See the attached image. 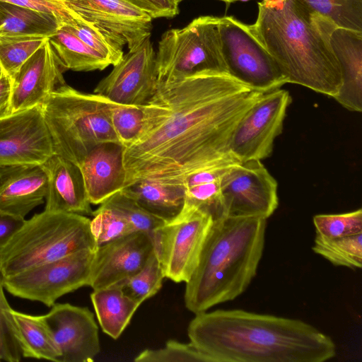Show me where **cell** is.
I'll return each mask as SVG.
<instances>
[{
    "label": "cell",
    "mask_w": 362,
    "mask_h": 362,
    "mask_svg": "<svg viewBox=\"0 0 362 362\" xmlns=\"http://www.w3.org/2000/svg\"><path fill=\"white\" fill-rule=\"evenodd\" d=\"M264 93L215 71L158 79L141 106V131L124 147L123 188L142 180L182 187L197 171L237 160L233 132Z\"/></svg>",
    "instance_id": "obj_1"
},
{
    "label": "cell",
    "mask_w": 362,
    "mask_h": 362,
    "mask_svg": "<svg viewBox=\"0 0 362 362\" xmlns=\"http://www.w3.org/2000/svg\"><path fill=\"white\" fill-rule=\"evenodd\" d=\"M187 335L214 362H323L336 355L333 340L305 322L239 309L195 314Z\"/></svg>",
    "instance_id": "obj_2"
},
{
    "label": "cell",
    "mask_w": 362,
    "mask_h": 362,
    "mask_svg": "<svg viewBox=\"0 0 362 362\" xmlns=\"http://www.w3.org/2000/svg\"><path fill=\"white\" fill-rule=\"evenodd\" d=\"M250 30L285 76L295 83L334 98L342 83L330 37L337 27L297 0L258 2Z\"/></svg>",
    "instance_id": "obj_3"
},
{
    "label": "cell",
    "mask_w": 362,
    "mask_h": 362,
    "mask_svg": "<svg viewBox=\"0 0 362 362\" xmlns=\"http://www.w3.org/2000/svg\"><path fill=\"white\" fill-rule=\"evenodd\" d=\"M267 219L225 216L214 221L199 263L185 283V307L197 314L241 295L256 276Z\"/></svg>",
    "instance_id": "obj_4"
},
{
    "label": "cell",
    "mask_w": 362,
    "mask_h": 362,
    "mask_svg": "<svg viewBox=\"0 0 362 362\" xmlns=\"http://www.w3.org/2000/svg\"><path fill=\"white\" fill-rule=\"evenodd\" d=\"M96 248L89 218L44 210L25 220L0 248V272L4 278L83 250Z\"/></svg>",
    "instance_id": "obj_5"
},
{
    "label": "cell",
    "mask_w": 362,
    "mask_h": 362,
    "mask_svg": "<svg viewBox=\"0 0 362 362\" xmlns=\"http://www.w3.org/2000/svg\"><path fill=\"white\" fill-rule=\"evenodd\" d=\"M54 153L79 166L96 146L119 143L110 117V100L64 84L42 105Z\"/></svg>",
    "instance_id": "obj_6"
},
{
    "label": "cell",
    "mask_w": 362,
    "mask_h": 362,
    "mask_svg": "<svg viewBox=\"0 0 362 362\" xmlns=\"http://www.w3.org/2000/svg\"><path fill=\"white\" fill-rule=\"evenodd\" d=\"M219 17L202 16L182 28L165 31L156 53L158 79L202 71L227 74L218 33Z\"/></svg>",
    "instance_id": "obj_7"
},
{
    "label": "cell",
    "mask_w": 362,
    "mask_h": 362,
    "mask_svg": "<svg viewBox=\"0 0 362 362\" xmlns=\"http://www.w3.org/2000/svg\"><path fill=\"white\" fill-rule=\"evenodd\" d=\"M222 56L229 76L252 89L267 93L287 83L276 62L246 25L219 17Z\"/></svg>",
    "instance_id": "obj_8"
},
{
    "label": "cell",
    "mask_w": 362,
    "mask_h": 362,
    "mask_svg": "<svg viewBox=\"0 0 362 362\" xmlns=\"http://www.w3.org/2000/svg\"><path fill=\"white\" fill-rule=\"evenodd\" d=\"M213 223L210 214L194 210L179 214L151 233L153 250L165 278L176 283L189 280Z\"/></svg>",
    "instance_id": "obj_9"
},
{
    "label": "cell",
    "mask_w": 362,
    "mask_h": 362,
    "mask_svg": "<svg viewBox=\"0 0 362 362\" xmlns=\"http://www.w3.org/2000/svg\"><path fill=\"white\" fill-rule=\"evenodd\" d=\"M95 250H83L4 277V289L15 297L52 307L60 297L88 286Z\"/></svg>",
    "instance_id": "obj_10"
},
{
    "label": "cell",
    "mask_w": 362,
    "mask_h": 362,
    "mask_svg": "<svg viewBox=\"0 0 362 362\" xmlns=\"http://www.w3.org/2000/svg\"><path fill=\"white\" fill-rule=\"evenodd\" d=\"M291 101L289 92L281 88L264 93L234 129L229 144L230 153L240 163L269 157L275 139L283 131Z\"/></svg>",
    "instance_id": "obj_11"
},
{
    "label": "cell",
    "mask_w": 362,
    "mask_h": 362,
    "mask_svg": "<svg viewBox=\"0 0 362 362\" xmlns=\"http://www.w3.org/2000/svg\"><path fill=\"white\" fill-rule=\"evenodd\" d=\"M226 216L267 219L279 205L278 184L261 160L234 165L221 180Z\"/></svg>",
    "instance_id": "obj_12"
},
{
    "label": "cell",
    "mask_w": 362,
    "mask_h": 362,
    "mask_svg": "<svg viewBox=\"0 0 362 362\" xmlns=\"http://www.w3.org/2000/svg\"><path fill=\"white\" fill-rule=\"evenodd\" d=\"M157 84L156 53L150 36L123 55L93 93L113 103L141 106L153 95Z\"/></svg>",
    "instance_id": "obj_13"
},
{
    "label": "cell",
    "mask_w": 362,
    "mask_h": 362,
    "mask_svg": "<svg viewBox=\"0 0 362 362\" xmlns=\"http://www.w3.org/2000/svg\"><path fill=\"white\" fill-rule=\"evenodd\" d=\"M129 49L151 36L152 18L124 0H55Z\"/></svg>",
    "instance_id": "obj_14"
},
{
    "label": "cell",
    "mask_w": 362,
    "mask_h": 362,
    "mask_svg": "<svg viewBox=\"0 0 362 362\" xmlns=\"http://www.w3.org/2000/svg\"><path fill=\"white\" fill-rule=\"evenodd\" d=\"M53 154L42 105L0 118V165L42 164Z\"/></svg>",
    "instance_id": "obj_15"
},
{
    "label": "cell",
    "mask_w": 362,
    "mask_h": 362,
    "mask_svg": "<svg viewBox=\"0 0 362 362\" xmlns=\"http://www.w3.org/2000/svg\"><path fill=\"white\" fill-rule=\"evenodd\" d=\"M42 317L59 351L58 362H90L100 353L98 327L89 308L55 303Z\"/></svg>",
    "instance_id": "obj_16"
},
{
    "label": "cell",
    "mask_w": 362,
    "mask_h": 362,
    "mask_svg": "<svg viewBox=\"0 0 362 362\" xmlns=\"http://www.w3.org/2000/svg\"><path fill=\"white\" fill-rule=\"evenodd\" d=\"M151 235L134 232L98 247L88 286L93 290L119 285L139 272L153 252Z\"/></svg>",
    "instance_id": "obj_17"
},
{
    "label": "cell",
    "mask_w": 362,
    "mask_h": 362,
    "mask_svg": "<svg viewBox=\"0 0 362 362\" xmlns=\"http://www.w3.org/2000/svg\"><path fill=\"white\" fill-rule=\"evenodd\" d=\"M63 71L47 38L11 78L10 114L42 105L54 90L66 83Z\"/></svg>",
    "instance_id": "obj_18"
},
{
    "label": "cell",
    "mask_w": 362,
    "mask_h": 362,
    "mask_svg": "<svg viewBox=\"0 0 362 362\" xmlns=\"http://www.w3.org/2000/svg\"><path fill=\"white\" fill-rule=\"evenodd\" d=\"M47 176L42 164L0 165V211L25 218L44 202Z\"/></svg>",
    "instance_id": "obj_19"
},
{
    "label": "cell",
    "mask_w": 362,
    "mask_h": 362,
    "mask_svg": "<svg viewBox=\"0 0 362 362\" xmlns=\"http://www.w3.org/2000/svg\"><path fill=\"white\" fill-rule=\"evenodd\" d=\"M42 165L47 176L45 210L92 216L79 166L55 153Z\"/></svg>",
    "instance_id": "obj_20"
},
{
    "label": "cell",
    "mask_w": 362,
    "mask_h": 362,
    "mask_svg": "<svg viewBox=\"0 0 362 362\" xmlns=\"http://www.w3.org/2000/svg\"><path fill=\"white\" fill-rule=\"evenodd\" d=\"M123 150L119 143H103L93 148L80 163L90 204H100L123 189Z\"/></svg>",
    "instance_id": "obj_21"
},
{
    "label": "cell",
    "mask_w": 362,
    "mask_h": 362,
    "mask_svg": "<svg viewBox=\"0 0 362 362\" xmlns=\"http://www.w3.org/2000/svg\"><path fill=\"white\" fill-rule=\"evenodd\" d=\"M330 43L342 83L333 98L350 111H362V32L337 27Z\"/></svg>",
    "instance_id": "obj_22"
},
{
    "label": "cell",
    "mask_w": 362,
    "mask_h": 362,
    "mask_svg": "<svg viewBox=\"0 0 362 362\" xmlns=\"http://www.w3.org/2000/svg\"><path fill=\"white\" fill-rule=\"evenodd\" d=\"M90 300L103 332L114 339L119 337L140 306L119 286L93 290Z\"/></svg>",
    "instance_id": "obj_23"
},
{
    "label": "cell",
    "mask_w": 362,
    "mask_h": 362,
    "mask_svg": "<svg viewBox=\"0 0 362 362\" xmlns=\"http://www.w3.org/2000/svg\"><path fill=\"white\" fill-rule=\"evenodd\" d=\"M145 210L168 223L181 213L185 192L182 187L142 180L123 188Z\"/></svg>",
    "instance_id": "obj_24"
},
{
    "label": "cell",
    "mask_w": 362,
    "mask_h": 362,
    "mask_svg": "<svg viewBox=\"0 0 362 362\" xmlns=\"http://www.w3.org/2000/svg\"><path fill=\"white\" fill-rule=\"evenodd\" d=\"M61 23L53 14L0 1V35L49 37Z\"/></svg>",
    "instance_id": "obj_25"
},
{
    "label": "cell",
    "mask_w": 362,
    "mask_h": 362,
    "mask_svg": "<svg viewBox=\"0 0 362 362\" xmlns=\"http://www.w3.org/2000/svg\"><path fill=\"white\" fill-rule=\"evenodd\" d=\"M11 313L22 356L58 362L59 351L42 315Z\"/></svg>",
    "instance_id": "obj_26"
},
{
    "label": "cell",
    "mask_w": 362,
    "mask_h": 362,
    "mask_svg": "<svg viewBox=\"0 0 362 362\" xmlns=\"http://www.w3.org/2000/svg\"><path fill=\"white\" fill-rule=\"evenodd\" d=\"M64 70H103L110 64L100 54L61 25L48 37Z\"/></svg>",
    "instance_id": "obj_27"
},
{
    "label": "cell",
    "mask_w": 362,
    "mask_h": 362,
    "mask_svg": "<svg viewBox=\"0 0 362 362\" xmlns=\"http://www.w3.org/2000/svg\"><path fill=\"white\" fill-rule=\"evenodd\" d=\"M312 249L335 266L361 268L362 233L333 238L316 234Z\"/></svg>",
    "instance_id": "obj_28"
},
{
    "label": "cell",
    "mask_w": 362,
    "mask_h": 362,
    "mask_svg": "<svg viewBox=\"0 0 362 362\" xmlns=\"http://www.w3.org/2000/svg\"><path fill=\"white\" fill-rule=\"evenodd\" d=\"M337 27L362 32V0H297Z\"/></svg>",
    "instance_id": "obj_29"
},
{
    "label": "cell",
    "mask_w": 362,
    "mask_h": 362,
    "mask_svg": "<svg viewBox=\"0 0 362 362\" xmlns=\"http://www.w3.org/2000/svg\"><path fill=\"white\" fill-rule=\"evenodd\" d=\"M165 278L153 250L144 267L119 286L123 293L140 305L155 296L162 287Z\"/></svg>",
    "instance_id": "obj_30"
},
{
    "label": "cell",
    "mask_w": 362,
    "mask_h": 362,
    "mask_svg": "<svg viewBox=\"0 0 362 362\" xmlns=\"http://www.w3.org/2000/svg\"><path fill=\"white\" fill-rule=\"evenodd\" d=\"M62 25L100 54L110 65L114 66L122 59L123 47L93 24L76 16Z\"/></svg>",
    "instance_id": "obj_31"
},
{
    "label": "cell",
    "mask_w": 362,
    "mask_h": 362,
    "mask_svg": "<svg viewBox=\"0 0 362 362\" xmlns=\"http://www.w3.org/2000/svg\"><path fill=\"white\" fill-rule=\"evenodd\" d=\"M47 38L37 35H0V66L2 71L12 78Z\"/></svg>",
    "instance_id": "obj_32"
},
{
    "label": "cell",
    "mask_w": 362,
    "mask_h": 362,
    "mask_svg": "<svg viewBox=\"0 0 362 362\" xmlns=\"http://www.w3.org/2000/svg\"><path fill=\"white\" fill-rule=\"evenodd\" d=\"M100 204L117 213L136 232L151 235L156 228L165 223L163 220L145 210L123 190L116 192Z\"/></svg>",
    "instance_id": "obj_33"
},
{
    "label": "cell",
    "mask_w": 362,
    "mask_h": 362,
    "mask_svg": "<svg viewBox=\"0 0 362 362\" xmlns=\"http://www.w3.org/2000/svg\"><path fill=\"white\" fill-rule=\"evenodd\" d=\"M136 362H214L205 353L199 350L191 342L186 344L176 340H168L158 349H145L134 359Z\"/></svg>",
    "instance_id": "obj_34"
},
{
    "label": "cell",
    "mask_w": 362,
    "mask_h": 362,
    "mask_svg": "<svg viewBox=\"0 0 362 362\" xmlns=\"http://www.w3.org/2000/svg\"><path fill=\"white\" fill-rule=\"evenodd\" d=\"M93 211L90 227L97 247L136 232L132 226L115 211L101 204Z\"/></svg>",
    "instance_id": "obj_35"
},
{
    "label": "cell",
    "mask_w": 362,
    "mask_h": 362,
    "mask_svg": "<svg viewBox=\"0 0 362 362\" xmlns=\"http://www.w3.org/2000/svg\"><path fill=\"white\" fill-rule=\"evenodd\" d=\"M110 117L119 143L124 147L127 146L141 131L143 121L141 107L110 100Z\"/></svg>",
    "instance_id": "obj_36"
},
{
    "label": "cell",
    "mask_w": 362,
    "mask_h": 362,
    "mask_svg": "<svg viewBox=\"0 0 362 362\" xmlns=\"http://www.w3.org/2000/svg\"><path fill=\"white\" fill-rule=\"evenodd\" d=\"M316 234L326 238H340L362 233V210L313 216Z\"/></svg>",
    "instance_id": "obj_37"
},
{
    "label": "cell",
    "mask_w": 362,
    "mask_h": 362,
    "mask_svg": "<svg viewBox=\"0 0 362 362\" xmlns=\"http://www.w3.org/2000/svg\"><path fill=\"white\" fill-rule=\"evenodd\" d=\"M0 272V361L18 362L22 354Z\"/></svg>",
    "instance_id": "obj_38"
},
{
    "label": "cell",
    "mask_w": 362,
    "mask_h": 362,
    "mask_svg": "<svg viewBox=\"0 0 362 362\" xmlns=\"http://www.w3.org/2000/svg\"><path fill=\"white\" fill-rule=\"evenodd\" d=\"M17 6L37 10L54 15L61 25L69 22L75 16L70 11L66 8L55 0H0Z\"/></svg>",
    "instance_id": "obj_39"
},
{
    "label": "cell",
    "mask_w": 362,
    "mask_h": 362,
    "mask_svg": "<svg viewBox=\"0 0 362 362\" xmlns=\"http://www.w3.org/2000/svg\"><path fill=\"white\" fill-rule=\"evenodd\" d=\"M144 11L151 18H171L179 12L178 4L174 0H124Z\"/></svg>",
    "instance_id": "obj_40"
},
{
    "label": "cell",
    "mask_w": 362,
    "mask_h": 362,
    "mask_svg": "<svg viewBox=\"0 0 362 362\" xmlns=\"http://www.w3.org/2000/svg\"><path fill=\"white\" fill-rule=\"evenodd\" d=\"M25 219L0 211V248L21 228Z\"/></svg>",
    "instance_id": "obj_41"
},
{
    "label": "cell",
    "mask_w": 362,
    "mask_h": 362,
    "mask_svg": "<svg viewBox=\"0 0 362 362\" xmlns=\"http://www.w3.org/2000/svg\"><path fill=\"white\" fill-rule=\"evenodd\" d=\"M11 78L4 71L0 76V118L10 114Z\"/></svg>",
    "instance_id": "obj_42"
},
{
    "label": "cell",
    "mask_w": 362,
    "mask_h": 362,
    "mask_svg": "<svg viewBox=\"0 0 362 362\" xmlns=\"http://www.w3.org/2000/svg\"><path fill=\"white\" fill-rule=\"evenodd\" d=\"M219 1H223L224 3H226V4L229 5L230 4H232L233 2H235L238 0H219Z\"/></svg>",
    "instance_id": "obj_43"
},
{
    "label": "cell",
    "mask_w": 362,
    "mask_h": 362,
    "mask_svg": "<svg viewBox=\"0 0 362 362\" xmlns=\"http://www.w3.org/2000/svg\"><path fill=\"white\" fill-rule=\"evenodd\" d=\"M177 4H179L180 2L182 1L183 0H174Z\"/></svg>",
    "instance_id": "obj_44"
},
{
    "label": "cell",
    "mask_w": 362,
    "mask_h": 362,
    "mask_svg": "<svg viewBox=\"0 0 362 362\" xmlns=\"http://www.w3.org/2000/svg\"><path fill=\"white\" fill-rule=\"evenodd\" d=\"M2 72H3V71H2V69H1V67L0 66V76L1 75Z\"/></svg>",
    "instance_id": "obj_45"
},
{
    "label": "cell",
    "mask_w": 362,
    "mask_h": 362,
    "mask_svg": "<svg viewBox=\"0 0 362 362\" xmlns=\"http://www.w3.org/2000/svg\"><path fill=\"white\" fill-rule=\"evenodd\" d=\"M238 1H247V0H238Z\"/></svg>",
    "instance_id": "obj_46"
}]
</instances>
